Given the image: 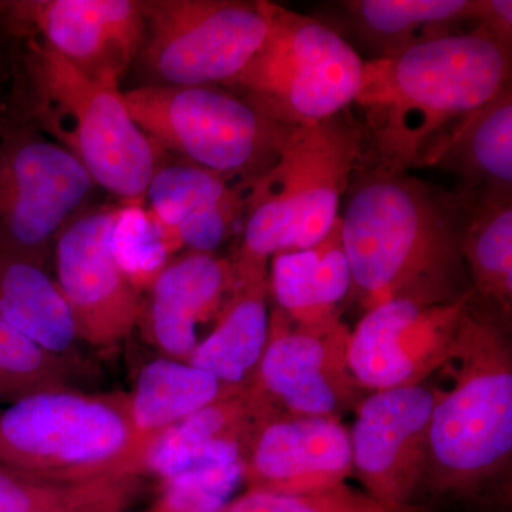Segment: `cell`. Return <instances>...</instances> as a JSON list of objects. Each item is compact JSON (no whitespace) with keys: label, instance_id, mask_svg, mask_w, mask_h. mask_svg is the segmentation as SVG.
<instances>
[{"label":"cell","instance_id":"1","mask_svg":"<svg viewBox=\"0 0 512 512\" xmlns=\"http://www.w3.org/2000/svg\"><path fill=\"white\" fill-rule=\"evenodd\" d=\"M346 195L343 251L367 311L402 299L441 305L471 295L463 258L470 195L363 161Z\"/></svg>","mask_w":512,"mask_h":512},{"label":"cell","instance_id":"2","mask_svg":"<svg viewBox=\"0 0 512 512\" xmlns=\"http://www.w3.org/2000/svg\"><path fill=\"white\" fill-rule=\"evenodd\" d=\"M511 84V49L480 30L365 60L355 104L365 114L377 164L419 167L441 136Z\"/></svg>","mask_w":512,"mask_h":512},{"label":"cell","instance_id":"3","mask_svg":"<svg viewBox=\"0 0 512 512\" xmlns=\"http://www.w3.org/2000/svg\"><path fill=\"white\" fill-rule=\"evenodd\" d=\"M6 30L15 40L23 119L72 154L94 184L141 205L161 150L131 117L120 87L84 76L39 37Z\"/></svg>","mask_w":512,"mask_h":512},{"label":"cell","instance_id":"4","mask_svg":"<svg viewBox=\"0 0 512 512\" xmlns=\"http://www.w3.org/2000/svg\"><path fill=\"white\" fill-rule=\"evenodd\" d=\"M363 148L365 136L343 113L288 127L275 163L248 187L247 220L234 259L239 282L268 281L272 256L311 248L328 235Z\"/></svg>","mask_w":512,"mask_h":512},{"label":"cell","instance_id":"5","mask_svg":"<svg viewBox=\"0 0 512 512\" xmlns=\"http://www.w3.org/2000/svg\"><path fill=\"white\" fill-rule=\"evenodd\" d=\"M0 470L55 484L143 477L128 393L55 390L0 406Z\"/></svg>","mask_w":512,"mask_h":512},{"label":"cell","instance_id":"6","mask_svg":"<svg viewBox=\"0 0 512 512\" xmlns=\"http://www.w3.org/2000/svg\"><path fill=\"white\" fill-rule=\"evenodd\" d=\"M261 2L268 32L231 90L282 127L309 126L355 104L365 59L320 19Z\"/></svg>","mask_w":512,"mask_h":512},{"label":"cell","instance_id":"7","mask_svg":"<svg viewBox=\"0 0 512 512\" xmlns=\"http://www.w3.org/2000/svg\"><path fill=\"white\" fill-rule=\"evenodd\" d=\"M448 357L457 373L450 390L437 393L427 460L447 484L463 485L493 473L511 454L512 370L504 339L470 302Z\"/></svg>","mask_w":512,"mask_h":512},{"label":"cell","instance_id":"8","mask_svg":"<svg viewBox=\"0 0 512 512\" xmlns=\"http://www.w3.org/2000/svg\"><path fill=\"white\" fill-rule=\"evenodd\" d=\"M131 117L161 151L252 184L275 163L288 127L217 86L143 84L123 92Z\"/></svg>","mask_w":512,"mask_h":512},{"label":"cell","instance_id":"9","mask_svg":"<svg viewBox=\"0 0 512 512\" xmlns=\"http://www.w3.org/2000/svg\"><path fill=\"white\" fill-rule=\"evenodd\" d=\"M146 36L136 60L158 86H228L268 32L261 2L146 0Z\"/></svg>","mask_w":512,"mask_h":512},{"label":"cell","instance_id":"10","mask_svg":"<svg viewBox=\"0 0 512 512\" xmlns=\"http://www.w3.org/2000/svg\"><path fill=\"white\" fill-rule=\"evenodd\" d=\"M94 181L32 123L0 140V249L47 269L56 239L80 214Z\"/></svg>","mask_w":512,"mask_h":512},{"label":"cell","instance_id":"11","mask_svg":"<svg viewBox=\"0 0 512 512\" xmlns=\"http://www.w3.org/2000/svg\"><path fill=\"white\" fill-rule=\"evenodd\" d=\"M123 205L80 212L56 239L52 261L57 288L77 336L97 349H113L138 326L144 293L117 261L114 229Z\"/></svg>","mask_w":512,"mask_h":512},{"label":"cell","instance_id":"12","mask_svg":"<svg viewBox=\"0 0 512 512\" xmlns=\"http://www.w3.org/2000/svg\"><path fill=\"white\" fill-rule=\"evenodd\" d=\"M0 25L42 39L84 76L120 87L146 36L144 0H0Z\"/></svg>","mask_w":512,"mask_h":512},{"label":"cell","instance_id":"13","mask_svg":"<svg viewBox=\"0 0 512 512\" xmlns=\"http://www.w3.org/2000/svg\"><path fill=\"white\" fill-rule=\"evenodd\" d=\"M470 298L441 305L402 299L369 309L346 343L353 380L373 392L419 384L446 363Z\"/></svg>","mask_w":512,"mask_h":512},{"label":"cell","instance_id":"14","mask_svg":"<svg viewBox=\"0 0 512 512\" xmlns=\"http://www.w3.org/2000/svg\"><path fill=\"white\" fill-rule=\"evenodd\" d=\"M437 392L421 384L373 392L360 403L350 443L367 494L382 503L413 505L427 468V434Z\"/></svg>","mask_w":512,"mask_h":512},{"label":"cell","instance_id":"15","mask_svg":"<svg viewBox=\"0 0 512 512\" xmlns=\"http://www.w3.org/2000/svg\"><path fill=\"white\" fill-rule=\"evenodd\" d=\"M348 336L343 326L288 330L275 312L264 355L245 384L252 402L265 416H274V406L291 416H335L355 382L346 362Z\"/></svg>","mask_w":512,"mask_h":512},{"label":"cell","instance_id":"16","mask_svg":"<svg viewBox=\"0 0 512 512\" xmlns=\"http://www.w3.org/2000/svg\"><path fill=\"white\" fill-rule=\"evenodd\" d=\"M350 433L335 416L259 420L244 454L248 490L298 495L345 484L352 473Z\"/></svg>","mask_w":512,"mask_h":512},{"label":"cell","instance_id":"17","mask_svg":"<svg viewBox=\"0 0 512 512\" xmlns=\"http://www.w3.org/2000/svg\"><path fill=\"white\" fill-rule=\"evenodd\" d=\"M237 284L234 261L201 252L171 259L144 293L138 328L165 356L187 362L200 342L197 326Z\"/></svg>","mask_w":512,"mask_h":512},{"label":"cell","instance_id":"18","mask_svg":"<svg viewBox=\"0 0 512 512\" xmlns=\"http://www.w3.org/2000/svg\"><path fill=\"white\" fill-rule=\"evenodd\" d=\"M419 167L453 171L463 180L460 191L471 198L511 197V84L457 121L426 151Z\"/></svg>","mask_w":512,"mask_h":512},{"label":"cell","instance_id":"19","mask_svg":"<svg viewBox=\"0 0 512 512\" xmlns=\"http://www.w3.org/2000/svg\"><path fill=\"white\" fill-rule=\"evenodd\" d=\"M480 0H348L335 6L336 32L370 59H389L430 40L476 26Z\"/></svg>","mask_w":512,"mask_h":512},{"label":"cell","instance_id":"20","mask_svg":"<svg viewBox=\"0 0 512 512\" xmlns=\"http://www.w3.org/2000/svg\"><path fill=\"white\" fill-rule=\"evenodd\" d=\"M262 419L244 387L225 394L158 437L144 463V474L158 481L244 461L255 424Z\"/></svg>","mask_w":512,"mask_h":512},{"label":"cell","instance_id":"21","mask_svg":"<svg viewBox=\"0 0 512 512\" xmlns=\"http://www.w3.org/2000/svg\"><path fill=\"white\" fill-rule=\"evenodd\" d=\"M269 288L281 313L298 329L330 332L339 328L338 308L352 288L342 244L340 217L319 244L271 258Z\"/></svg>","mask_w":512,"mask_h":512},{"label":"cell","instance_id":"22","mask_svg":"<svg viewBox=\"0 0 512 512\" xmlns=\"http://www.w3.org/2000/svg\"><path fill=\"white\" fill-rule=\"evenodd\" d=\"M237 389L224 386L185 360L164 356L148 362L138 373L133 392L128 393L134 440L144 463L161 434Z\"/></svg>","mask_w":512,"mask_h":512},{"label":"cell","instance_id":"23","mask_svg":"<svg viewBox=\"0 0 512 512\" xmlns=\"http://www.w3.org/2000/svg\"><path fill=\"white\" fill-rule=\"evenodd\" d=\"M268 282H238L217 326L195 346L190 365L204 370L227 387L245 386L261 362L271 316L266 303Z\"/></svg>","mask_w":512,"mask_h":512},{"label":"cell","instance_id":"24","mask_svg":"<svg viewBox=\"0 0 512 512\" xmlns=\"http://www.w3.org/2000/svg\"><path fill=\"white\" fill-rule=\"evenodd\" d=\"M0 318L49 352L79 362L72 315L46 268L0 249Z\"/></svg>","mask_w":512,"mask_h":512},{"label":"cell","instance_id":"25","mask_svg":"<svg viewBox=\"0 0 512 512\" xmlns=\"http://www.w3.org/2000/svg\"><path fill=\"white\" fill-rule=\"evenodd\" d=\"M464 235L466 272L481 296L510 312L512 298L511 197L471 198Z\"/></svg>","mask_w":512,"mask_h":512},{"label":"cell","instance_id":"26","mask_svg":"<svg viewBox=\"0 0 512 512\" xmlns=\"http://www.w3.org/2000/svg\"><path fill=\"white\" fill-rule=\"evenodd\" d=\"M238 185L229 183L220 175L185 163L158 164L146 197L147 212L160 229L171 255L178 251L174 231L194 212L218 204L229 197Z\"/></svg>","mask_w":512,"mask_h":512},{"label":"cell","instance_id":"27","mask_svg":"<svg viewBox=\"0 0 512 512\" xmlns=\"http://www.w3.org/2000/svg\"><path fill=\"white\" fill-rule=\"evenodd\" d=\"M77 362L55 355L0 318V406L33 394L77 389Z\"/></svg>","mask_w":512,"mask_h":512},{"label":"cell","instance_id":"28","mask_svg":"<svg viewBox=\"0 0 512 512\" xmlns=\"http://www.w3.org/2000/svg\"><path fill=\"white\" fill-rule=\"evenodd\" d=\"M244 483V461L205 467L160 481L154 503L143 512H218Z\"/></svg>","mask_w":512,"mask_h":512},{"label":"cell","instance_id":"29","mask_svg":"<svg viewBox=\"0 0 512 512\" xmlns=\"http://www.w3.org/2000/svg\"><path fill=\"white\" fill-rule=\"evenodd\" d=\"M113 247L124 274L143 293L173 256L160 229L141 205L123 204Z\"/></svg>","mask_w":512,"mask_h":512},{"label":"cell","instance_id":"30","mask_svg":"<svg viewBox=\"0 0 512 512\" xmlns=\"http://www.w3.org/2000/svg\"><path fill=\"white\" fill-rule=\"evenodd\" d=\"M218 512H421L413 505H392L340 484L315 493L286 495L251 491L232 498Z\"/></svg>","mask_w":512,"mask_h":512},{"label":"cell","instance_id":"31","mask_svg":"<svg viewBox=\"0 0 512 512\" xmlns=\"http://www.w3.org/2000/svg\"><path fill=\"white\" fill-rule=\"evenodd\" d=\"M141 476L101 477L83 485L70 500L42 512H127L143 488Z\"/></svg>","mask_w":512,"mask_h":512},{"label":"cell","instance_id":"32","mask_svg":"<svg viewBox=\"0 0 512 512\" xmlns=\"http://www.w3.org/2000/svg\"><path fill=\"white\" fill-rule=\"evenodd\" d=\"M84 484L43 483L0 470V512L45 511L70 500Z\"/></svg>","mask_w":512,"mask_h":512},{"label":"cell","instance_id":"33","mask_svg":"<svg viewBox=\"0 0 512 512\" xmlns=\"http://www.w3.org/2000/svg\"><path fill=\"white\" fill-rule=\"evenodd\" d=\"M19 120L25 119L20 113L16 93L15 42L0 25V140Z\"/></svg>","mask_w":512,"mask_h":512},{"label":"cell","instance_id":"34","mask_svg":"<svg viewBox=\"0 0 512 512\" xmlns=\"http://www.w3.org/2000/svg\"><path fill=\"white\" fill-rule=\"evenodd\" d=\"M474 29L493 37L498 43L511 49V0H480Z\"/></svg>","mask_w":512,"mask_h":512}]
</instances>
